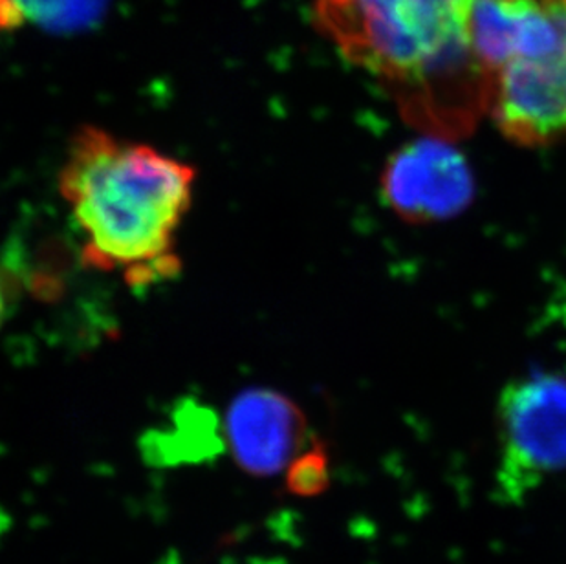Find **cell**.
I'll use <instances>...</instances> for the list:
<instances>
[{
  "mask_svg": "<svg viewBox=\"0 0 566 564\" xmlns=\"http://www.w3.org/2000/svg\"><path fill=\"white\" fill-rule=\"evenodd\" d=\"M192 186L195 169L177 158L103 128L77 130L60 191L80 229L86 267L118 273L136 288L175 278Z\"/></svg>",
  "mask_w": 566,
  "mask_h": 564,
  "instance_id": "obj_1",
  "label": "cell"
},
{
  "mask_svg": "<svg viewBox=\"0 0 566 564\" xmlns=\"http://www.w3.org/2000/svg\"><path fill=\"white\" fill-rule=\"evenodd\" d=\"M306 437L305 416L277 390H244L231 401L226 416L231 455L244 471L256 477H272L290 468Z\"/></svg>",
  "mask_w": 566,
  "mask_h": 564,
  "instance_id": "obj_6",
  "label": "cell"
},
{
  "mask_svg": "<svg viewBox=\"0 0 566 564\" xmlns=\"http://www.w3.org/2000/svg\"><path fill=\"white\" fill-rule=\"evenodd\" d=\"M289 488L301 497L317 495L328 485V458L325 449L314 446L300 455L289 468Z\"/></svg>",
  "mask_w": 566,
  "mask_h": 564,
  "instance_id": "obj_8",
  "label": "cell"
},
{
  "mask_svg": "<svg viewBox=\"0 0 566 564\" xmlns=\"http://www.w3.org/2000/svg\"><path fill=\"white\" fill-rule=\"evenodd\" d=\"M6 310H8V303H6L4 284L0 281V326L4 323Z\"/></svg>",
  "mask_w": 566,
  "mask_h": 564,
  "instance_id": "obj_9",
  "label": "cell"
},
{
  "mask_svg": "<svg viewBox=\"0 0 566 564\" xmlns=\"http://www.w3.org/2000/svg\"><path fill=\"white\" fill-rule=\"evenodd\" d=\"M503 462L499 485L521 501L548 474L566 469V379L532 374L507 385L499 399Z\"/></svg>",
  "mask_w": 566,
  "mask_h": 564,
  "instance_id": "obj_3",
  "label": "cell"
},
{
  "mask_svg": "<svg viewBox=\"0 0 566 564\" xmlns=\"http://www.w3.org/2000/svg\"><path fill=\"white\" fill-rule=\"evenodd\" d=\"M562 41L534 58L515 59L486 77L484 108L501 133L523 145L566 136V0H551Z\"/></svg>",
  "mask_w": 566,
  "mask_h": 564,
  "instance_id": "obj_4",
  "label": "cell"
},
{
  "mask_svg": "<svg viewBox=\"0 0 566 564\" xmlns=\"http://www.w3.org/2000/svg\"><path fill=\"white\" fill-rule=\"evenodd\" d=\"M314 19L343 58L400 88L411 114L484 108L486 74L470 44L443 33L417 0H315Z\"/></svg>",
  "mask_w": 566,
  "mask_h": 564,
  "instance_id": "obj_2",
  "label": "cell"
},
{
  "mask_svg": "<svg viewBox=\"0 0 566 564\" xmlns=\"http://www.w3.org/2000/svg\"><path fill=\"white\" fill-rule=\"evenodd\" d=\"M384 197L411 222H437L460 213L473 197L464 156L440 138H422L398 150L381 175Z\"/></svg>",
  "mask_w": 566,
  "mask_h": 564,
  "instance_id": "obj_5",
  "label": "cell"
},
{
  "mask_svg": "<svg viewBox=\"0 0 566 564\" xmlns=\"http://www.w3.org/2000/svg\"><path fill=\"white\" fill-rule=\"evenodd\" d=\"M102 0H0V28L24 22L52 30L85 27L97 15Z\"/></svg>",
  "mask_w": 566,
  "mask_h": 564,
  "instance_id": "obj_7",
  "label": "cell"
}]
</instances>
